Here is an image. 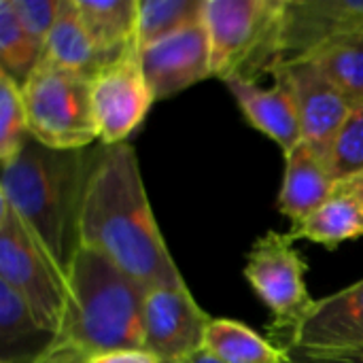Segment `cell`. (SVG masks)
<instances>
[{"mask_svg":"<svg viewBox=\"0 0 363 363\" xmlns=\"http://www.w3.org/2000/svg\"><path fill=\"white\" fill-rule=\"evenodd\" d=\"M81 247L102 253L147 289L185 285L130 143L100 145L94 153L81 211Z\"/></svg>","mask_w":363,"mask_h":363,"instance_id":"1","label":"cell"},{"mask_svg":"<svg viewBox=\"0 0 363 363\" xmlns=\"http://www.w3.org/2000/svg\"><path fill=\"white\" fill-rule=\"evenodd\" d=\"M89 149H51L34 138L2 164L0 198L68 272L81 249V211L94 164Z\"/></svg>","mask_w":363,"mask_h":363,"instance_id":"2","label":"cell"},{"mask_svg":"<svg viewBox=\"0 0 363 363\" xmlns=\"http://www.w3.org/2000/svg\"><path fill=\"white\" fill-rule=\"evenodd\" d=\"M68 300L57 342L87 355L145 349L147 287L102 253L81 247L66 272Z\"/></svg>","mask_w":363,"mask_h":363,"instance_id":"3","label":"cell"},{"mask_svg":"<svg viewBox=\"0 0 363 363\" xmlns=\"http://www.w3.org/2000/svg\"><path fill=\"white\" fill-rule=\"evenodd\" d=\"M283 0H204L202 23L211 40V77L257 81L279 66L277 32Z\"/></svg>","mask_w":363,"mask_h":363,"instance_id":"4","label":"cell"},{"mask_svg":"<svg viewBox=\"0 0 363 363\" xmlns=\"http://www.w3.org/2000/svg\"><path fill=\"white\" fill-rule=\"evenodd\" d=\"M0 283L11 287L51 334L62 332L68 279L38 236L0 198Z\"/></svg>","mask_w":363,"mask_h":363,"instance_id":"5","label":"cell"},{"mask_svg":"<svg viewBox=\"0 0 363 363\" xmlns=\"http://www.w3.org/2000/svg\"><path fill=\"white\" fill-rule=\"evenodd\" d=\"M91 83L89 77L40 60L21 87L32 138L51 149H87L100 140Z\"/></svg>","mask_w":363,"mask_h":363,"instance_id":"6","label":"cell"},{"mask_svg":"<svg viewBox=\"0 0 363 363\" xmlns=\"http://www.w3.org/2000/svg\"><path fill=\"white\" fill-rule=\"evenodd\" d=\"M308 264L294 249L287 234L266 232L247 253L245 279L272 315L268 328L281 340L287 338L308 315L315 300L304 283Z\"/></svg>","mask_w":363,"mask_h":363,"instance_id":"7","label":"cell"},{"mask_svg":"<svg viewBox=\"0 0 363 363\" xmlns=\"http://www.w3.org/2000/svg\"><path fill=\"white\" fill-rule=\"evenodd\" d=\"M363 26V0H283L279 64L315 57Z\"/></svg>","mask_w":363,"mask_h":363,"instance_id":"8","label":"cell"},{"mask_svg":"<svg viewBox=\"0 0 363 363\" xmlns=\"http://www.w3.org/2000/svg\"><path fill=\"white\" fill-rule=\"evenodd\" d=\"M155 96L140 68L138 53H130L94 77L91 104L100 145L128 143L149 115Z\"/></svg>","mask_w":363,"mask_h":363,"instance_id":"9","label":"cell"},{"mask_svg":"<svg viewBox=\"0 0 363 363\" xmlns=\"http://www.w3.org/2000/svg\"><path fill=\"white\" fill-rule=\"evenodd\" d=\"M272 72L285 77L294 91L302 140L328 160L332 143L353 108V100L311 57L283 62Z\"/></svg>","mask_w":363,"mask_h":363,"instance_id":"10","label":"cell"},{"mask_svg":"<svg viewBox=\"0 0 363 363\" xmlns=\"http://www.w3.org/2000/svg\"><path fill=\"white\" fill-rule=\"evenodd\" d=\"M211 321L213 317L194 300L187 283L149 289L145 300V351L162 363L185 359L204 347Z\"/></svg>","mask_w":363,"mask_h":363,"instance_id":"11","label":"cell"},{"mask_svg":"<svg viewBox=\"0 0 363 363\" xmlns=\"http://www.w3.org/2000/svg\"><path fill=\"white\" fill-rule=\"evenodd\" d=\"M140 68L155 96L164 100L211 77V40L202 19L138 51Z\"/></svg>","mask_w":363,"mask_h":363,"instance_id":"12","label":"cell"},{"mask_svg":"<svg viewBox=\"0 0 363 363\" xmlns=\"http://www.w3.org/2000/svg\"><path fill=\"white\" fill-rule=\"evenodd\" d=\"M283 345L313 351L363 347V279L323 300H315L302 323Z\"/></svg>","mask_w":363,"mask_h":363,"instance_id":"13","label":"cell"},{"mask_svg":"<svg viewBox=\"0 0 363 363\" xmlns=\"http://www.w3.org/2000/svg\"><path fill=\"white\" fill-rule=\"evenodd\" d=\"M272 87H262L257 81H249L245 77H232L223 83L234 96L247 123L274 140L285 153H289L296 145L302 143L300 115L294 91L285 77L272 72Z\"/></svg>","mask_w":363,"mask_h":363,"instance_id":"14","label":"cell"},{"mask_svg":"<svg viewBox=\"0 0 363 363\" xmlns=\"http://www.w3.org/2000/svg\"><path fill=\"white\" fill-rule=\"evenodd\" d=\"M336 185L328 160L302 140L285 153V174L277 200L279 213L298 225L334 196Z\"/></svg>","mask_w":363,"mask_h":363,"instance_id":"15","label":"cell"},{"mask_svg":"<svg viewBox=\"0 0 363 363\" xmlns=\"http://www.w3.org/2000/svg\"><path fill=\"white\" fill-rule=\"evenodd\" d=\"M85 30L108 64L138 53V0H77Z\"/></svg>","mask_w":363,"mask_h":363,"instance_id":"16","label":"cell"},{"mask_svg":"<svg viewBox=\"0 0 363 363\" xmlns=\"http://www.w3.org/2000/svg\"><path fill=\"white\" fill-rule=\"evenodd\" d=\"M40 60L89 79L111 66L85 30L77 9V0L60 2V13L47 36Z\"/></svg>","mask_w":363,"mask_h":363,"instance_id":"17","label":"cell"},{"mask_svg":"<svg viewBox=\"0 0 363 363\" xmlns=\"http://www.w3.org/2000/svg\"><path fill=\"white\" fill-rule=\"evenodd\" d=\"M57 336L47 332L30 306L4 283H0V363L38 362Z\"/></svg>","mask_w":363,"mask_h":363,"instance_id":"18","label":"cell"},{"mask_svg":"<svg viewBox=\"0 0 363 363\" xmlns=\"http://www.w3.org/2000/svg\"><path fill=\"white\" fill-rule=\"evenodd\" d=\"M289 240H311L315 245H323L334 251L342 242L357 240L363 236V208L340 189L321 204L313 215H308L302 223L294 225L287 232Z\"/></svg>","mask_w":363,"mask_h":363,"instance_id":"19","label":"cell"},{"mask_svg":"<svg viewBox=\"0 0 363 363\" xmlns=\"http://www.w3.org/2000/svg\"><path fill=\"white\" fill-rule=\"evenodd\" d=\"M204 349L223 363H287L283 347H274L234 319H213L206 328Z\"/></svg>","mask_w":363,"mask_h":363,"instance_id":"20","label":"cell"},{"mask_svg":"<svg viewBox=\"0 0 363 363\" xmlns=\"http://www.w3.org/2000/svg\"><path fill=\"white\" fill-rule=\"evenodd\" d=\"M204 0H138L136 49L151 47L202 19Z\"/></svg>","mask_w":363,"mask_h":363,"instance_id":"21","label":"cell"},{"mask_svg":"<svg viewBox=\"0 0 363 363\" xmlns=\"http://www.w3.org/2000/svg\"><path fill=\"white\" fill-rule=\"evenodd\" d=\"M40 57L43 47L21 26L13 0H0V72L23 87Z\"/></svg>","mask_w":363,"mask_h":363,"instance_id":"22","label":"cell"},{"mask_svg":"<svg viewBox=\"0 0 363 363\" xmlns=\"http://www.w3.org/2000/svg\"><path fill=\"white\" fill-rule=\"evenodd\" d=\"M355 102L363 98V26L311 57Z\"/></svg>","mask_w":363,"mask_h":363,"instance_id":"23","label":"cell"},{"mask_svg":"<svg viewBox=\"0 0 363 363\" xmlns=\"http://www.w3.org/2000/svg\"><path fill=\"white\" fill-rule=\"evenodd\" d=\"M32 138L21 87L0 72V164L11 162Z\"/></svg>","mask_w":363,"mask_h":363,"instance_id":"24","label":"cell"},{"mask_svg":"<svg viewBox=\"0 0 363 363\" xmlns=\"http://www.w3.org/2000/svg\"><path fill=\"white\" fill-rule=\"evenodd\" d=\"M328 164L336 183L363 170V98L353 102L349 117L340 125L332 143Z\"/></svg>","mask_w":363,"mask_h":363,"instance_id":"25","label":"cell"},{"mask_svg":"<svg viewBox=\"0 0 363 363\" xmlns=\"http://www.w3.org/2000/svg\"><path fill=\"white\" fill-rule=\"evenodd\" d=\"M62 0H13V9L26 32L45 49L47 36L57 19Z\"/></svg>","mask_w":363,"mask_h":363,"instance_id":"26","label":"cell"},{"mask_svg":"<svg viewBox=\"0 0 363 363\" xmlns=\"http://www.w3.org/2000/svg\"><path fill=\"white\" fill-rule=\"evenodd\" d=\"M287 363H363V347L342 351H313L283 345Z\"/></svg>","mask_w":363,"mask_h":363,"instance_id":"27","label":"cell"},{"mask_svg":"<svg viewBox=\"0 0 363 363\" xmlns=\"http://www.w3.org/2000/svg\"><path fill=\"white\" fill-rule=\"evenodd\" d=\"M87 363H162L155 355L145 349H128V351H113L91 355Z\"/></svg>","mask_w":363,"mask_h":363,"instance_id":"28","label":"cell"},{"mask_svg":"<svg viewBox=\"0 0 363 363\" xmlns=\"http://www.w3.org/2000/svg\"><path fill=\"white\" fill-rule=\"evenodd\" d=\"M91 355H87L85 351L72 347V345H66V342H57L34 363H87Z\"/></svg>","mask_w":363,"mask_h":363,"instance_id":"29","label":"cell"},{"mask_svg":"<svg viewBox=\"0 0 363 363\" xmlns=\"http://www.w3.org/2000/svg\"><path fill=\"white\" fill-rule=\"evenodd\" d=\"M336 189H340L342 194L351 196L363 208V170L357 172V174H353V177H349V179H345V181H340L336 185Z\"/></svg>","mask_w":363,"mask_h":363,"instance_id":"30","label":"cell"},{"mask_svg":"<svg viewBox=\"0 0 363 363\" xmlns=\"http://www.w3.org/2000/svg\"><path fill=\"white\" fill-rule=\"evenodd\" d=\"M172 363H223L217 355H213L208 349H200V351H196V353H191L189 357H185V359H179V362H172Z\"/></svg>","mask_w":363,"mask_h":363,"instance_id":"31","label":"cell"}]
</instances>
